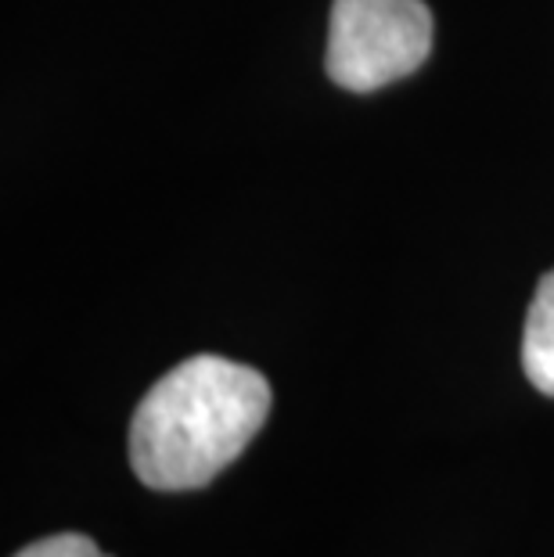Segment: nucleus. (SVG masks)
I'll return each instance as SVG.
<instances>
[{"label":"nucleus","instance_id":"obj_1","mask_svg":"<svg viewBox=\"0 0 554 557\" xmlns=\"http://www.w3.org/2000/svg\"><path fill=\"white\" fill-rule=\"evenodd\" d=\"M267 413L270 385L253 367L213 352L176 363L130 421L134 475L159 493L202 490L253 443Z\"/></svg>","mask_w":554,"mask_h":557},{"label":"nucleus","instance_id":"obj_2","mask_svg":"<svg viewBox=\"0 0 554 557\" xmlns=\"http://www.w3.org/2000/svg\"><path fill=\"white\" fill-rule=\"evenodd\" d=\"M432 51L426 0H335L324 69L342 90L368 94L410 76Z\"/></svg>","mask_w":554,"mask_h":557},{"label":"nucleus","instance_id":"obj_3","mask_svg":"<svg viewBox=\"0 0 554 557\" xmlns=\"http://www.w3.org/2000/svg\"><path fill=\"white\" fill-rule=\"evenodd\" d=\"M522 367L526 377L544 396H554V270L537 284L522 331Z\"/></svg>","mask_w":554,"mask_h":557},{"label":"nucleus","instance_id":"obj_4","mask_svg":"<svg viewBox=\"0 0 554 557\" xmlns=\"http://www.w3.org/2000/svg\"><path fill=\"white\" fill-rule=\"evenodd\" d=\"M15 557H109L90 536H79V532H58V536H47L22 547Z\"/></svg>","mask_w":554,"mask_h":557}]
</instances>
